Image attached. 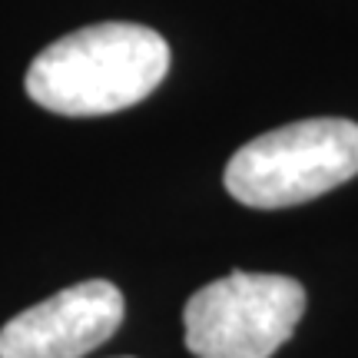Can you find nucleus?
I'll return each instance as SVG.
<instances>
[{"mask_svg":"<svg viewBox=\"0 0 358 358\" xmlns=\"http://www.w3.org/2000/svg\"><path fill=\"white\" fill-rule=\"evenodd\" d=\"M169 73V43L143 24H93L34 57L27 96L60 116H106L143 103Z\"/></svg>","mask_w":358,"mask_h":358,"instance_id":"obj_1","label":"nucleus"},{"mask_svg":"<svg viewBox=\"0 0 358 358\" xmlns=\"http://www.w3.org/2000/svg\"><path fill=\"white\" fill-rule=\"evenodd\" d=\"M127 315L123 292L90 279L24 308L0 329V358H83L100 348Z\"/></svg>","mask_w":358,"mask_h":358,"instance_id":"obj_4","label":"nucleus"},{"mask_svg":"<svg viewBox=\"0 0 358 358\" xmlns=\"http://www.w3.org/2000/svg\"><path fill=\"white\" fill-rule=\"evenodd\" d=\"M358 176V123L315 116L268 129L226 163V189L252 209H289Z\"/></svg>","mask_w":358,"mask_h":358,"instance_id":"obj_2","label":"nucleus"},{"mask_svg":"<svg viewBox=\"0 0 358 358\" xmlns=\"http://www.w3.org/2000/svg\"><path fill=\"white\" fill-rule=\"evenodd\" d=\"M306 312L302 282L275 272H229L189 295L186 348L196 358H272Z\"/></svg>","mask_w":358,"mask_h":358,"instance_id":"obj_3","label":"nucleus"}]
</instances>
